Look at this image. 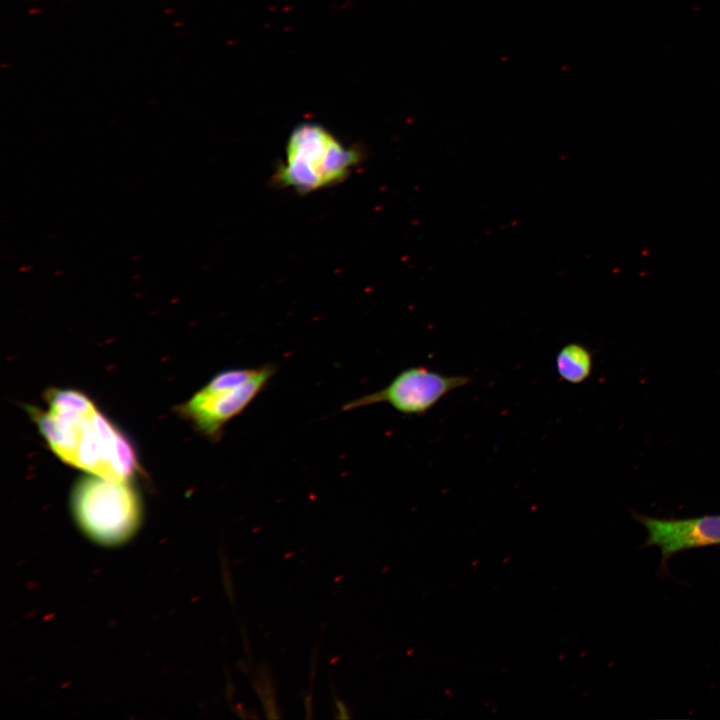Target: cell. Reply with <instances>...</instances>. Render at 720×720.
<instances>
[{
    "mask_svg": "<svg viewBox=\"0 0 720 720\" xmlns=\"http://www.w3.org/2000/svg\"><path fill=\"white\" fill-rule=\"evenodd\" d=\"M466 375H446L424 366L402 370L383 389L346 403L342 410H353L387 403L405 415L422 416L451 391L468 385Z\"/></svg>",
    "mask_w": 720,
    "mask_h": 720,
    "instance_id": "cell-5",
    "label": "cell"
},
{
    "mask_svg": "<svg viewBox=\"0 0 720 720\" xmlns=\"http://www.w3.org/2000/svg\"><path fill=\"white\" fill-rule=\"evenodd\" d=\"M632 516L647 532L642 548H660L662 574L667 573V562L673 555L684 550L720 545V515L657 518L632 511Z\"/></svg>",
    "mask_w": 720,
    "mask_h": 720,
    "instance_id": "cell-6",
    "label": "cell"
},
{
    "mask_svg": "<svg viewBox=\"0 0 720 720\" xmlns=\"http://www.w3.org/2000/svg\"><path fill=\"white\" fill-rule=\"evenodd\" d=\"M304 706L307 713L306 718H311L312 713V695L307 694L304 698Z\"/></svg>",
    "mask_w": 720,
    "mask_h": 720,
    "instance_id": "cell-10",
    "label": "cell"
},
{
    "mask_svg": "<svg viewBox=\"0 0 720 720\" xmlns=\"http://www.w3.org/2000/svg\"><path fill=\"white\" fill-rule=\"evenodd\" d=\"M556 370L560 378L571 384L584 382L593 368V354L583 344L569 343L556 355Z\"/></svg>",
    "mask_w": 720,
    "mask_h": 720,
    "instance_id": "cell-7",
    "label": "cell"
},
{
    "mask_svg": "<svg viewBox=\"0 0 720 720\" xmlns=\"http://www.w3.org/2000/svg\"><path fill=\"white\" fill-rule=\"evenodd\" d=\"M258 671L257 680L255 679V690L262 700L263 707L266 712V717L270 719H277L280 717L274 698V690L272 681L269 677L268 671L263 669Z\"/></svg>",
    "mask_w": 720,
    "mask_h": 720,
    "instance_id": "cell-8",
    "label": "cell"
},
{
    "mask_svg": "<svg viewBox=\"0 0 720 720\" xmlns=\"http://www.w3.org/2000/svg\"><path fill=\"white\" fill-rule=\"evenodd\" d=\"M334 702H335V706L338 711V715L336 716V718H338V719L351 718V714L349 713L348 707L341 699L336 697V695H334Z\"/></svg>",
    "mask_w": 720,
    "mask_h": 720,
    "instance_id": "cell-9",
    "label": "cell"
},
{
    "mask_svg": "<svg viewBox=\"0 0 720 720\" xmlns=\"http://www.w3.org/2000/svg\"><path fill=\"white\" fill-rule=\"evenodd\" d=\"M358 150L344 146L319 124L305 122L291 132L274 183L309 193L342 182L360 162Z\"/></svg>",
    "mask_w": 720,
    "mask_h": 720,
    "instance_id": "cell-2",
    "label": "cell"
},
{
    "mask_svg": "<svg viewBox=\"0 0 720 720\" xmlns=\"http://www.w3.org/2000/svg\"><path fill=\"white\" fill-rule=\"evenodd\" d=\"M72 509L82 530L104 544L126 540L136 530L141 515L139 498L128 481L94 474L75 484Z\"/></svg>",
    "mask_w": 720,
    "mask_h": 720,
    "instance_id": "cell-3",
    "label": "cell"
},
{
    "mask_svg": "<svg viewBox=\"0 0 720 720\" xmlns=\"http://www.w3.org/2000/svg\"><path fill=\"white\" fill-rule=\"evenodd\" d=\"M276 370L273 364L223 370L178 410L200 433L218 440L224 426L254 401Z\"/></svg>",
    "mask_w": 720,
    "mask_h": 720,
    "instance_id": "cell-4",
    "label": "cell"
},
{
    "mask_svg": "<svg viewBox=\"0 0 720 720\" xmlns=\"http://www.w3.org/2000/svg\"><path fill=\"white\" fill-rule=\"evenodd\" d=\"M48 411L29 413L50 449L66 464L104 478L128 481L138 469L129 440L87 395L73 389H49Z\"/></svg>",
    "mask_w": 720,
    "mask_h": 720,
    "instance_id": "cell-1",
    "label": "cell"
}]
</instances>
